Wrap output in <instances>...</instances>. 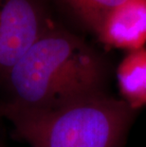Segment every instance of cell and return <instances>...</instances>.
<instances>
[{"label":"cell","mask_w":146,"mask_h":147,"mask_svg":"<svg viewBox=\"0 0 146 147\" xmlns=\"http://www.w3.org/2000/svg\"><path fill=\"white\" fill-rule=\"evenodd\" d=\"M113 65L85 37L55 20L0 84V105L45 112L109 93Z\"/></svg>","instance_id":"cell-1"},{"label":"cell","mask_w":146,"mask_h":147,"mask_svg":"<svg viewBox=\"0 0 146 147\" xmlns=\"http://www.w3.org/2000/svg\"><path fill=\"white\" fill-rule=\"evenodd\" d=\"M120 99L135 110L146 106V47L129 51L116 68Z\"/></svg>","instance_id":"cell-5"},{"label":"cell","mask_w":146,"mask_h":147,"mask_svg":"<svg viewBox=\"0 0 146 147\" xmlns=\"http://www.w3.org/2000/svg\"><path fill=\"white\" fill-rule=\"evenodd\" d=\"M138 112L110 93L45 112L0 105V117L30 147H124Z\"/></svg>","instance_id":"cell-2"},{"label":"cell","mask_w":146,"mask_h":147,"mask_svg":"<svg viewBox=\"0 0 146 147\" xmlns=\"http://www.w3.org/2000/svg\"><path fill=\"white\" fill-rule=\"evenodd\" d=\"M128 0H50L80 29L94 34L102 19L111 11Z\"/></svg>","instance_id":"cell-6"},{"label":"cell","mask_w":146,"mask_h":147,"mask_svg":"<svg viewBox=\"0 0 146 147\" xmlns=\"http://www.w3.org/2000/svg\"><path fill=\"white\" fill-rule=\"evenodd\" d=\"M54 21L50 0H0V84Z\"/></svg>","instance_id":"cell-3"},{"label":"cell","mask_w":146,"mask_h":147,"mask_svg":"<svg viewBox=\"0 0 146 147\" xmlns=\"http://www.w3.org/2000/svg\"><path fill=\"white\" fill-rule=\"evenodd\" d=\"M93 36L108 48L134 51L146 47V0H128L105 16Z\"/></svg>","instance_id":"cell-4"}]
</instances>
